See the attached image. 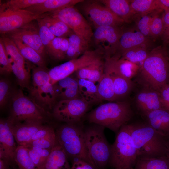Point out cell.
<instances>
[{
  "mask_svg": "<svg viewBox=\"0 0 169 169\" xmlns=\"http://www.w3.org/2000/svg\"><path fill=\"white\" fill-rule=\"evenodd\" d=\"M14 159L20 169H38L32 160L27 148L18 145L15 151Z\"/></svg>",
  "mask_w": 169,
  "mask_h": 169,
  "instance_id": "38",
  "label": "cell"
},
{
  "mask_svg": "<svg viewBox=\"0 0 169 169\" xmlns=\"http://www.w3.org/2000/svg\"><path fill=\"white\" fill-rule=\"evenodd\" d=\"M11 123L12 130L16 141L18 145L24 146L31 142L33 136L44 126L41 122H25L15 124Z\"/></svg>",
  "mask_w": 169,
  "mask_h": 169,
  "instance_id": "19",
  "label": "cell"
},
{
  "mask_svg": "<svg viewBox=\"0 0 169 169\" xmlns=\"http://www.w3.org/2000/svg\"><path fill=\"white\" fill-rule=\"evenodd\" d=\"M105 66L112 71L131 79L136 75L140 66L115 55L105 60Z\"/></svg>",
  "mask_w": 169,
  "mask_h": 169,
  "instance_id": "20",
  "label": "cell"
},
{
  "mask_svg": "<svg viewBox=\"0 0 169 169\" xmlns=\"http://www.w3.org/2000/svg\"><path fill=\"white\" fill-rule=\"evenodd\" d=\"M42 14H36L25 9L12 10L0 8V33L6 34L37 20Z\"/></svg>",
  "mask_w": 169,
  "mask_h": 169,
  "instance_id": "14",
  "label": "cell"
},
{
  "mask_svg": "<svg viewBox=\"0 0 169 169\" xmlns=\"http://www.w3.org/2000/svg\"><path fill=\"white\" fill-rule=\"evenodd\" d=\"M133 169H169V157H138Z\"/></svg>",
  "mask_w": 169,
  "mask_h": 169,
  "instance_id": "34",
  "label": "cell"
},
{
  "mask_svg": "<svg viewBox=\"0 0 169 169\" xmlns=\"http://www.w3.org/2000/svg\"><path fill=\"white\" fill-rule=\"evenodd\" d=\"M105 69L110 73L113 80L114 91L116 101L127 97L136 86L131 79L125 78L112 71L105 65Z\"/></svg>",
  "mask_w": 169,
  "mask_h": 169,
  "instance_id": "26",
  "label": "cell"
},
{
  "mask_svg": "<svg viewBox=\"0 0 169 169\" xmlns=\"http://www.w3.org/2000/svg\"><path fill=\"white\" fill-rule=\"evenodd\" d=\"M84 1L83 0H45L43 3L33 5L25 9L36 14L41 15L66 8L74 7Z\"/></svg>",
  "mask_w": 169,
  "mask_h": 169,
  "instance_id": "23",
  "label": "cell"
},
{
  "mask_svg": "<svg viewBox=\"0 0 169 169\" xmlns=\"http://www.w3.org/2000/svg\"><path fill=\"white\" fill-rule=\"evenodd\" d=\"M117 132L115 141L111 145L109 163L115 169H133L138 156L129 125H124Z\"/></svg>",
  "mask_w": 169,
  "mask_h": 169,
  "instance_id": "5",
  "label": "cell"
},
{
  "mask_svg": "<svg viewBox=\"0 0 169 169\" xmlns=\"http://www.w3.org/2000/svg\"><path fill=\"white\" fill-rule=\"evenodd\" d=\"M36 20L38 26L40 37L46 52L50 44L56 37L44 24L40 18Z\"/></svg>",
  "mask_w": 169,
  "mask_h": 169,
  "instance_id": "45",
  "label": "cell"
},
{
  "mask_svg": "<svg viewBox=\"0 0 169 169\" xmlns=\"http://www.w3.org/2000/svg\"><path fill=\"white\" fill-rule=\"evenodd\" d=\"M100 58L104 59L102 54L99 50L95 49L88 50L77 59L69 60L55 66L49 71L50 82L54 84L59 80Z\"/></svg>",
  "mask_w": 169,
  "mask_h": 169,
  "instance_id": "13",
  "label": "cell"
},
{
  "mask_svg": "<svg viewBox=\"0 0 169 169\" xmlns=\"http://www.w3.org/2000/svg\"><path fill=\"white\" fill-rule=\"evenodd\" d=\"M136 84L158 92L169 83V58L167 49L159 46L151 51L135 77Z\"/></svg>",
  "mask_w": 169,
  "mask_h": 169,
  "instance_id": "1",
  "label": "cell"
},
{
  "mask_svg": "<svg viewBox=\"0 0 169 169\" xmlns=\"http://www.w3.org/2000/svg\"><path fill=\"white\" fill-rule=\"evenodd\" d=\"M167 52L168 56L169 58V48L168 49H167Z\"/></svg>",
  "mask_w": 169,
  "mask_h": 169,
  "instance_id": "56",
  "label": "cell"
},
{
  "mask_svg": "<svg viewBox=\"0 0 169 169\" xmlns=\"http://www.w3.org/2000/svg\"><path fill=\"white\" fill-rule=\"evenodd\" d=\"M73 74L59 80L53 84L56 102L61 100L80 98L78 79Z\"/></svg>",
  "mask_w": 169,
  "mask_h": 169,
  "instance_id": "18",
  "label": "cell"
},
{
  "mask_svg": "<svg viewBox=\"0 0 169 169\" xmlns=\"http://www.w3.org/2000/svg\"><path fill=\"white\" fill-rule=\"evenodd\" d=\"M147 124L165 137L169 136V111L161 108L151 111L144 115Z\"/></svg>",
  "mask_w": 169,
  "mask_h": 169,
  "instance_id": "22",
  "label": "cell"
},
{
  "mask_svg": "<svg viewBox=\"0 0 169 169\" xmlns=\"http://www.w3.org/2000/svg\"><path fill=\"white\" fill-rule=\"evenodd\" d=\"M11 128V123L8 120H0V158L7 161L14 160V154L17 146Z\"/></svg>",
  "mask_w": 169,
  "mask_h": 169,
  "instance_id": "17",
  "label": "cell"
},
{
  "mask_svg": "<svg viewBox=\"0 0 169 169\" xmlns=\"http://www.w3.org/2000/svg\"><path fill=\"white\" fill-rule=\"evenodd\" d=\"M78 81L81 99L90 105L101 102L98 96L97 85L95 83L82 79H78Z\"/></svg>",
  "mask_w": 169,
  "mask_h": 169,
  "instance_id": "32",
  "label": "cell"
},
{
  "mask_svg": "<svg viewBox=\"0 0 169 169\" xmlns=\"http://www.w3.org/2000/svg\"><path fill=\"white\" fill-rule=\"evenodd\" d=\"M61 126L56 133L58 143L68 156L84 161L97 169L87 150L84 130L77 123H68Z\"/></svg>",
  "mask_w": 169,
  "mask_h": 169,
  "instance_id": "4",
  "label": "cell"
},
{
  "mask_svg": "<svg viewBox=\"0 0 169 169\" xmlns=\"http://www.w3.org/2000/svg\"><path fill=\"white\" fill-rule=\"evenodd\" d=\"M93 124L84 130L85 141L89 154L98 169L104 167L109 162L111 146L104 135L105 128Z\"/></svg>",
  "mask_w": 169,
  "mask_h": 169,
  "instance_id": "8",
  "label": "cell"
},
{
  "mask_svg": "<svg viewBox=\"0 0 169 169\" xmlns=\"http://www.w3.org/2000/svg\"><path fill=\"white\" fill-rule=\"evenodd\" d=\"M146 47H139L128 50L121 54L120 57L137 64H142L150 52Z\"/></svg>",
  "mask_w": 169,
  "mask_h": 169,
  "instance_id": "39",
  "label": "cell"
},
{
  "mask_svg": "<svg viewBox=\"0 0 169 169\" xmlns=\"http://www.w3.org/2000/svg\"><path fill=\"white\" fill-rule=\"evenodd\" d=\"M68 45V38L56 37L46 50L47 56L56 61L65 59Z\"/></svg>",
  "mask_w": 169,
  "mask_h": 169,
  "instance_id": "31",
  "label": "cell"
},
{
  "mask_svg": "<svg viewBox=\"0 0 169 169\" xmlns=\"http://www.w3.org/2000/svg\"><path fill=\"white\" fill-rule=\"evenodd\" d=\"M67 156L57 142L41 169H70Z\"/></svg>",
  "mask_w": 169,
  "mask_h": 169,
  "instance_id": "25",
  "label": "cell"
},
{
  "mask_svg": "<svg viewBox=\"0 0 169 169\" xmlns=\"http://www.w3.org/2000/svg\"><path fill=\"white\" fill-rule=\"evenodd\" d=\"M81 8L90 25L95 29L100 27H120L124 21L98 1L81 2Z\"/></svg>",
  "mask_w": 169,
  "mask_h": 169,
  "instance_id": "9",
  "label": "cell"
},
{
  "mask_svg": "<svg viewBox=\"0 0 169 169\" xmlns=\"http://www.w3.org/2000/svg\"><path fill=\"white\" fill-rule=\"evenodd\" d=\"M18 47L21 54L28 61L37 66L46 67V60L36 50L18 39L12 38Z\"/></svg>",
  "mask_w": 169,
  "mask_h": 169,
  "instance_id": "35",
  "label": "cell"
},
{
  "mask_svg": "<svg viewBox=\"0 0 169 169\" xmlns=\"http://www.w3.org/2000/svg\"><path fill=\"white\" fill-rule=\"evenodd\" d=\"M133 111L130 101L127 100L103 104L88 113V122L98 124L117 132L131 120Z\"/></svg>",
  "mask_w": 169,
  "mask_h": 169,
  "instance_id": "2",
  "label": "cell"
},
{
  "mask_svg": "<svg viewBox=\"0 0 169 169\" xmlns=\"http://www.w3.org/2000/svg\"><path fill=\"white\" fill-rule=\"evenodd\" d=\"M35 21L6 35L12 38L22 41L36 50L46 60L48 56L40 37L37 22L36 23Z\"/></svg>",
  "mask_w": 169,
  "mask_h": 169,
  "instance_id": "15",
  "label": "cell"
},
{
  "mask_svg": "<svg viewBox=\"0 0 169 169\" xmlns=\"http://www.w3.org/2000/svg\"><path fill=\"white\" fill-rule=\"evenodd\" d=\"M148 42L147 37L137 30L123 32L119 41L116 55L120 57L123 53L134 48L146 46Z\"/></svg>",
  "mask_w": 169,
  "mask_h": 169,
  "instance_id": "21",
  "label": "cell"
},
{
  "mask_svg": "<svg viewBox=\"0 0 169 169\" xmlns=\"http://www.w3.org/2000/svg\"><path fill=\"white\" fill-rule=\"evenodd\" d=\"M40 19L56 37H67L74 33L64 23L46 13L42 14Z\"/></svg>",
  "mask_w": 169,
  "mask_h": 169,
  "instance_id": "29",
  "label": "cell"
},
{
  "mask_svg": "<svg viewBox=\"0 0 169 169\" xmlns=\"http://www.w3.org/2000/svg\"><path fill=\"white\" fill-rule=\"evenodd\" d=\"M164 11L162 16L164 28L161 37L164 40L169 35V8H167Z\"/></svg>",
  "mask_w": 169,
  "mask_h": 169,
  "instance_id": "50",
  "label": "cell"
},
{
  "mask_svg": "<svg viewBox=\"0 0 169 169\" xmlns=\"http://www.w3.org/2000/svg\"><path fill=\"white\" fill-rule=\"evenodd\" d=\"M12 72L11 63L3 42L0 39V73L8 75Z\"/></svg>",
  "mask_w": 169,
  "mask_h": 169,
  "instance_id": "44",
  "label": "cell"
},
{
  "mask_svg": "<svg viewBox=\"0 0 169 169\" xmlns=\"http://www.w3.org/2000/svg\"><path fill=\"white\" fill-rule=\"evenodd\" d=\"M46 67L32 68V84L28 90L29 96L46 111L52 109L56 102L54 85L50 82Z\"/></svg>",
  "mask_w": 169,
  "mask_h": 169,
  "instance_id": "7",
  "label": "cell"
},
{
  "mask_svg": "<svg viewBox=\"0 0 169 169\" xmlns=\"http://www.w3.org/2000/svg\"><path fill=\"white\" fill-rule=\"evenodd\" d=\"M57 143L56 133L45 138L33 141L27 146H33L44 149L52 150Z\"/></svg>",
  "mask_w": 169,
  "mask_h": 169,
  "instance_id": "43",
  "label": "cell"
},
{
  "mask_svg": "<svg viewBox=\"0 0 169 169\" xmlns=\"http://www.w3.org/2000/svg\"><path fill=\"white\" fill-rule=\"evenodd\" d=\"M151 18L152 17L148 15H143L137 22L138 30L147 37L151 36L150 26Z\"/></svg>",
  "mask_w": 169,
  "mask_h": 169,
  "instance_id": "47",
  "label": "cell"
},
{
  "mask_svg": "<svg viewBox=\"0 0 169 169\" xmlns=\"http://www.w3.org/2000/svg\"><path fill=\"white\" fill-rule=\"evenodd\" d=\"M2 40L8 56L14 62L19 65L26 68L27 61L21 54L18 47L13 40L6 34L2 35L0 38Z\"/></svg>",
  "mask_w": 169,
  "mask_h": 169,
  "instance_id": "36",
  "label": "cell"
},
{
  "mask_svg": "<svg viewBox=\"0 0 169 169\" xmlns=\"http://www.w3.org/2000/svg\"><path fill=\"white\" fill-rule=\"evenodd\" d=\"M8 58L11 63L12 72L16 77L18 84L21 89H27L28 90L31 85L29 69L19 65L10 58L9 57Z\"/></svg>",
  "mask_w": 169,
  "mask_h": 169,
  "instance_id": "37",
  "label": "cell"
},
{
  "mask_svg": "<svg viewBox=\"0 0 169 169\" xmlns=\"http://www.w3.org/2000/svg\"><path fill=\"white\" fill-rule=\"evenodd\" d=\"M45 0H10L0 4V8L12 10L24 9L33 5L41 3Z\"/></svg>",
  "mask_w": 169,
  "mask_h": 169,
  "instance_id": "41",
  "label": "cell"
},
{
  "mask_svg": "<svg viewBox=\"0 0 169 169\" xmlns=\"http://www.w3.org/2000/svg\"><path fill=\"white\" fill-rule=\"evenodd\" d=\"M122 32L120 27L102 26L95 29L91 41L102 54L105 60L115 55Z\"/></svg>",
  "mask_w": 169,
  "mask_h": 169,
  "instance_id": "10",
  "label": "cell"
},
{
  "mask_svg": "<svg viewBox=\"0 0 169 169\" xmlns=\"http://www.w3.org/2000/svg\"><path fill=\"white\" fill-rule=\"evenodd\" d=\"M99 1L108 8L115 15L127 22L135 14L129 2L126 0H101Z\"/></svg>",
  "mask_w": 169,
  "mask_h": 169,
  "instance_id": "27",
  "label": "cell"
},
{
  "mask_svg": "<svg viewBox=\"0 0 169 169\" xmlns=\"http://www.w3.org/2000/svg\"><path fill=\"white\" fill-rule=\"evenodd\" d=\"M70 169H97L91 164L83 160L75 159Z\"/></svg>",
  "mask_w": 169,
  "mask_h": 169,
  "instance_id": "51",
  "label": "cell"
},
{
  "mask_svg": "<svg viewBox=\"0 0 169 169\" xmlns=\"http://www.w3.org/2000/svg\"><path fill=\"white\" fill-rule=\"evenodd\" d=\"M167 149V156L169 157V136L165 137Z\"/></svg>",
  "mask_w": 169,
  "mask_h": 169,
  "instance_id": "54",
  "label": "cell"
},
{
  "mask_svg": "<svg viewBox=\"0 0 169 169\" xmlns=\"http://www.w3.org/2000/svg\"><path fill=\"white\" fill-rule=\"evenodd\" d=\"M13 89L10 81L8 79L2 78L0 80V106L4 107L10 100Z\"/></svg>",
  "mask_w": 169,
  "mask_h": 169,
  "instance_id": "42",
  "label": "cell"
},
{
  "mask_svg": "<svg viewBox=\"0 0 169 169\" xmlns=\"http://www.w3.org/2000/svg\"><path fill=\"white\" fill-rule=\"evenodd\" d=\"M29 155L38 169H41L48 157L51 150L33 147H26Z\"/></svg>",
  "mask_w": 169,
  "mask_h": 169,
  "instance_id": "40",
  "label": "cell"
},
{
  "mask_svg": "<svg viewBox=\"0 0 169 169\" xmlns=\"http://www.w3.org/2000/svg\"><path fill=\"white\" fill-rule=\"evenodd\" d=\"M130 3L131 8L135 14L138 13L141 15L156 11H164L167 8L161 3L160 0H133Z\"/></svg>",
  "mask_w": 169,
  "mask_h": 169,
  "instance_id": "33",
  "label": "cell"
},
{
  "mask_svg": "<svg viewBox=\"0 0 169 169\" xmlns=\"http://www.w3.org/2000/svg\"><path fill=\"white\" fill-rule=\"evenodd\" d=\"M90 105L81 98L61 100L56 103L52 114L59 121L77 123L80 122Z\"/></svg>",
  "mask_w": 169,
  "mask_h": 169,
  "instance_id": "12",
  "label": "cell"
},
{
  "mask_svg": "<svg viewBox=\"0 0 169 169\" xmlns=\"http://www.w3.org/2000/svg\"><path fill=\"white\" fill-rule=\"evenodd\" d=\"M45 13L62 21L75 33L90 43L91 41L93 33L91 26L74 6Z\"/></svg>",
  "mask_w": 169,
  "mask_h": 169,
  "instance_id": "11",
  "label": "cell"
},
{
  "mask_svg": "<svg viewBox=\"0 0 169 169\" xmlns=\"http://www.w3.org/2000/svg\"><path fill=\"white\" fill-rule=\"evenodd\" d=\"M164 28L162 17L157 14L152 17L150 24V29L151 36L157 37L161 36Z\"/></svg>",
  "mask_w": 169,
  "mask_h": 169,
  "instance_id": "46",
  "label": "cell"
},
{
  "mask_svg": "<svg viewBox=\"0 0 169 169\" xmlns=\"http://www.w3.org/2000/svg\"><path fill=\"white\" fill-rule=\"evenodd\" d=\"M159 92L163 107L169 111V83L162 88Z\"/></svg>",
  "mask_w": 169,
  "mask_h": 169,
  "instance_id": "48",
  "label": "cell"
},
{
  "mask_svg": "<svg viewBox=\"0 0 169 169\" xmlns=\"http://www.w3.org/2000/svg\"><path fill=\"white\" fill-rule=\"evenodd\" d=\"M162 5L166 8H169V0H160Z\"/></svg>",
  "mask_w": 169,
  "mask_h": 169,
  "instance_id": "53",
  "label": "cell"
},
{
  "mask_svg": "<svg viewBox=\"0 0 169 169\" xmlns=\"http://www.w3.org/2000/svg\"><path fill=\"white\" fill-rule=\"evenodd\" d=\"M164 42L167 43H169V35L164 40Z\"/></svg>",
  "mask_w": 169,
  "mask_h": 169,
  "instance_id": "55",
  "label": "cell"
},
{
  "mask_svg": "<svg viewBox=\"0 0 169 169\" xmlns=\"http://www.w3.org/2000/svg\"><path fill=\"white\" fill-rule=\"evenodd\" d=\"M97 85L98 96L101 101L103 100L109 102L116 101L114 91L112 76L105 68L103 75Z\"/></svg>",
  "mask_w": 169,
  "mask_h": 169,
  "instance_id": "30",
  "label": "cell"
},
{
  "mask_svg": "<svg viewBox=\"0 0 169 169\" xmlns=\"http://www.w3.org/2000/svg\"><path fill=\"white\" fill-rule=\"evenodd\" d=\"M54 133L55 132L52 127L44 126L33 136L31 142L45 138Z\"/></svg>",
  "mask_w": 169,
  "mask_h": 169,
  "instance_id": "49",
  "label": "cell"
},
{
  "mask_svg": "<svg viewBox=\"0 0 169 169\" xmlns=\"http://www.w3.org/2000/svg\"><path fill=\"white\" fill-rule=\"evenodd\" d=\"M129 125L138 157L167 156L165 137L147 124Z\"/></svg>",
  "mask_w": 169,
  "mask_h": 169,
  "instance_id": "3",
  "label": "cell"
},
{
  "mask_svg": "<svg viewBox=\"0 0 169 169\" xmlns=\"http://www.w3.org/2000/svg\"><path fill=\"white\" fill-rule=\"evenodd\" d=\"M133 101L137 110L144 115L156 110L164 108L161 102L159 92L138 86Z\"/></svg>",
  "mask_w": 169,
  "mask_h": 169,
  "instance_id": "16",
  "label": "cell"
},
{
  "mask_svg": "<svg viewBox=\"0 0 169 169\" xmlns=\"http://www.w3.org/2000/svg\"><path fill=\"white\" fill-rule=\"evenodd\" d=\"M7 161L3 159L0 158V169H8Z\"/></svg>",
  "mask_w": 169,
  "mask_h": 169,
  "instance_id": "52",
  "label": "cell"
},
{
  "mask_svg": "<svg viewBox=\"0 0 169 169\" xmlns=\"http://www.w3.org/2000/svg\"><path fill=\"white\" fill-rule=\"evenodd\" d=\"M10 100L11 112L8 119L13 124L42 122L44 120L47 111L25 95L21 88L13 89Z\"/></svg>",
  "mask_w": 169,
  "mask_h": 169,
  "instance_id": "6",
  "label": "cell"
},
{
  "mask_svg": "<svg viewBox=\"0 0 169 169\" xmlns=\"http://www.w3.org/2000/svg\"><path fill=\"white\" fill-rule=\"evenodd\" d=\"M103 58L99 59L79 69L74 73L75 76L78 79H84L94 83H98L104 73L105 60Z\"/></svg>",
  "mask_w": 169,
  "mask_h": 169,
  "instance_id": "24",
  "label": "cell"
},
{
  "mask_svg": "<svg viewBox=\"0 0 169 169\" xmlns=\"http://www.w3.org/2000/svg\"><path fill=\"white\" fill-rule=\"evenodd\" d=\"M69 45L65 59H77L88 51L90 42L74 33L69 36Z\"/></svg>",
  "mask_w": 169,
  "mask_h": 169,
  "instance_id": "28",
  "label": "cell"
}]
</instances>
